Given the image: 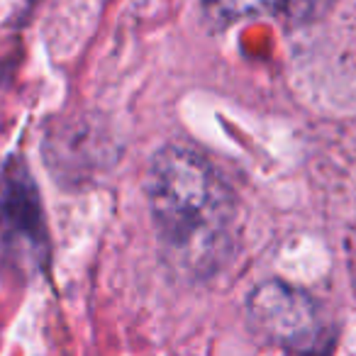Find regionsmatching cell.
I'll return each instance as SVG.
<instances>
[{"label": "cell", "mask_w": 356, "mask_h": 356, "mask_svg": "<svg viewBox=\"0 0 356 356\" xmlns=\"http://www.w3.org/2000/svg\"><path fill=\"white\" fill-rule=\"evenodd\" d=\"M147 195L166 264L184 278H208L229 257L237 198L208 159L163 147L147 176Z\"/></svg>", "instance_id": "1"}, {"label": "cell", "mask_w": 356, "mask_h": 356, "mask_svg": "<svg viewBox=\"0 0 356 356\" xmlns=\"http://www.w3.org/2000/svg\"><path fill=\"white\" fill-rule=\"evenodd\" d=\"M249 325L261 339L288 351H317L330 341L322 307L310 293L283 281H266L247 300Z\"/></svg>", "instance_id": "2"}, {"label": "cell", "mask_w": 356, "mask_h": 356, "mask_svg": "<svg viewBox=\"0 0 356 356\" xmlns=\"http://www.w3.org/2000/svg\"><path fill=\"white\" fill-rule=\"evenodd\" d=\"M0 227L3 244L10 254L30 261L42 254V210L32 176L25 166H10L0 195Z\"/></svg>", "instance_id": "3"}, {"label": "cell", "mask_w": 356, "mask_h": 356, "mask_svg": "<svg viewBox=\"0 0 356 356\" xmlns=\"http://www.w3.org/2000/svg\"><path fill=\"white\" fill-rule=\"evenodd\" d=\"M210 22L227 27L249 17H266L281 8V0H203Z\"/></svg>", "instance_id": "4"}, {"label": "cell", "mask_w": 356, "mask_h": 356, "mask_svg": "<svg viewBox=\"0 0 356 356\" xmlns=\"http://www.w3.org/2000/svg\"><path fill=\"white\" fill-rule=\"evenodd\" d=\"M334 3L337 0H281V8L291 22L307 25V22H317L320 17H325Z\"/></svg>", "instance_id": "5"}]
</instances>
